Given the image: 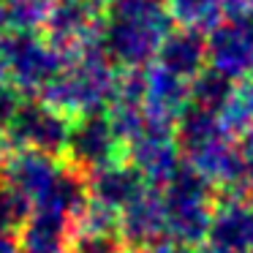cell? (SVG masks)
<instances>
[{
    "label": "cell",
    "instance_id": "obj_1",
    "mask_svg": "<svg viewBox=\"0 0 253 253\" xmlns=\"http://www.w3.org/2000/svg\"><path fill=\"white\" fill-rule=\"evenodd\" d=\"M171 22L164 0H109L104 8L101 46L123 68H144L171 33Z\"/></svg>",
    "mask_w": 253,
    "mask_h": 253
},
{
    "label": "cell",
    "instance_id": "obj_2",
    "mask_svg": "<svg viewBox=\"0 0 253 253\" xmlns=\"http://www.w3.org/2000/svg\"><path fill=\"white\" fill-rule=\"evenodd\" d=\"M174 136L182 164L196 171L204 182L226 193L242 188L240 142L220 126L215 112L188 104V109L177 117Z\"/></svg>",
    "mask_w": 253,
    "mask_h": 253
},
{
    "label": "cell",
    "instance_id": "obj_3",
    "mask_svg": "<svg viewBox=\"0 0 253 253\" xmlns=\"http://www.w3.org/2000/svg\"><path fill=\"white\" fill-rule=\"evenodd\" d=\"M117 82L120 74L115 68V60L98 46L66 57L60 71L44 87L41 101L71 120H79L104 112L117 90Z\"/></svg>",
    "mask_w": 253,
    "mask_h": 253
},
{
    "label": "cell",
    "instance_id": "obj_4",
    "mask_svg": "<svg viewBox=\"0 0 253 253\" xmlns=\"http://www.w3.org/2000/svg\"><path fill=\"white\" fill-rule=\"evenodd\" d=\"M166 212V237L180 248H199L207 240L210 220L215 212V188L204 182L193 169L182 164V169L161 185Z\"/></svg>",
    "mask_w": 253,
    "mask_h": 253
},
{
    "label": "cell",
    "instance_id": "obj_5",
    "mask_svg": "<svg viewBox=\"0 0 253 253\" xmlns=\"http://www.w3.org/2000/svg\"><path fill=\"white\" fill-rule=\"evenodd\" d=\"M63 60L57 46H52L39 33H14L3 41V71L6 82L22 98L41 95L44 87L60 71Z\"/></svg>",
    "mask_w": 253,
    "mask_h": 253
},
{
    "label": "cell",
    "instance_id": "obj_6",
    "mask_svg": "<svg viewBox=\"0 0 253 253\" xmlns=\"http://www.w3.org/2000/svg\"><path fill=\"white\" fill-rule=\"evenodd\" d=\"M71 117L52 109L44 101H19L14 115L0 128V147L63 155L68 133H71Z\"/></svg>",
    "mask_w": 253,
    "mask_h": 253
},
{
    "label": "cell",
    "instance_id": "obj_7",
    "mask_svg": "<svg viewBox=\"0 0 253 253\" xmlns=\"http://www.w3.org/2000/svg\"><path fill=\"white\" fill-rule=\"evenodd\" d=\"M66 161L60 155L39 153V150H0V182L11 185L28 199L30 210L49 196V191L57 185V180L66 171Z\"/></svg>",
    "mask_w": 253,
    "mask_h": 253
},
{
    "label": "cell",
    "instance_id": "obj_8",
    "mask_svg": "<svg viewBox=\"0 0 253 253\" xmlns=\"http://www.w3.org/2000/svg\"><path fill=\"white\" fill-rule=\"evenodd\" d=\"M44 30L46 41L57 46L63 57L98 49L101 30H104V11L87 0H55Z\"/></svg>",
    "mask_w": 253,
    "mask_h": 253
},
{
    "label": "cell",
    "instance_id": "obj_9",
    "mask_svg": "<svg viewBox=\"0 0 253 253\" xmlns=\"http://www.w3.org/2000/svg\"><path fill=\"white\" fill-rule=\"evenodd\" d=\"M128 161L150 185H166L182 169V155L177 147L174 123L153 120L136 139L126 144Z\"/></svg>",
    "mask_w": 253,
    "mask_h": 253
},
{
    "label": "cell",
    "instance_id": "obj_10",
    "mask_svg": "<svg viewBox=\"0 0 253 253\" xmlns=\"http://www.w3.org/2000/svg\"><path fill=\"white\" fill-rule=\"evenodd\" d=\"M63 155L74 169L87 174V171L101 169L106 164L123 161L126 147L117 139L109 117H104L98 112V115H87L71 123V133H68V144Z\"/></svg>",
    "mask_w": 253,
    "mask_h": 253
},
{
    "label": "cell",
    "instance_id": "obj_11",
    "mask_svg": "<svg viewBox=\"0 0 253 253\" xmlns=\"http://www.w3.org/2000/svg\"><path fill=\"white\" fill-rule=\"evenodd\" d=\"M207 63L215 74L231 79H253V22L223 19L210 30Z\"/></svg>",
    "mask_w": 253,
    "mask_h": 253
},
{
    "label": "cell",
    "instance_id": "obj_12",
    "mask_svg": "<svg viewBox=\"0 0 253 253\" xmlns=\"http://www.w3.org/2000/svg\"><path fill=\"white\" fill-rule=\"evenodd\" d=\"M117 237L128 251L139 253L166 237V212L161 191L144 188L117 212Z\"/></svg>",
    "mask_w": 253,
    "mask_h": 253
},
{
    "label": "cell",
    "instance_id": "obj_13",
    "mask_svg": "<svg viewBox=\"0 0 253 253\" xmlns=\"http://www.w3.org/2000/svg\"><path fill=\"white\" fill-rule=\"evenodd\" d=\"M207 245L223 253H251L253 251V204L240 193H226L215 202L210 220Z\"/></svg>",
    "mask_w": 253,
    "mask_h": 253
},
{
    "label": "cell",
    "instance_id": "obj_14",
    "mask_svg": "<svg viewBox=\"0 0 253 253\" xmlns=\"http://www.w3.org/2000/svg\"><path fill=\"white\" fill-rule=\"evenodd\" d=\"M191 79L169 71L155 60L142 68V101L155 120L174 123L191 104Z\"/></svg>",
    "mask_w": 253,
    "mask_h": 253
},
{
    "label": "cell",
    "instance_id": "obj_15",
    "mask_svg": "<svg viewBox=\"0 0 253 253\" xmlns=\"http://www.w3.org/2000/svg\"><path fill=\"white\" fill-rule=\"evenodd\" d=\"M84 185H87V199L106 210H115L120 212L133 196L147 188L144 177L136 171V166L126 158L115 161V164H106L101 169H93L84 174Z\"/></svg>",
    "mask_w": 253,
    "mask_h": 253
},
{
    "label": "cell",
    "instance_id": "obj_16",
    "mask_svg": "<svg viewBox=\"0 0 253 253\" xmlns=\"http://www.w3.org/2000/svg\"><path fill=\"white\" fill-rule=\"evenodd\" d=\"M155 63H161L164 68L193 82L204 71V63H207V41L196 30H188V28L171 30L166 36V41L161 44Z\"/></svg>",
    "mask_w": 253,
    "mask_h": 253
},
{
    "label": "cell",
    "instance_id": "obj_17",
    "mask_svg": "<svg viewBox=\"0 0 253 253\" xmlns=\"http://www.w3.org/2000/svg\"><path fill=\"white\" fill-rule=\"evenodd\" d=\"M220 126L234 139H245L253 133V79L231 82L220 109L215 112Z\"/></svg>",
    "mask_w": 253,
    "mask_h": 253
},
{
    "label": "cell",
    "instance_id": "obj_18",
    "mask_svg": "<svg viewBox=\"0 0 253 253\" xmlns=\"http://www.w3.org/2000/svg\"><path fill=\"white\" fill-rule=\"evenodd\" d=\"M55 0H0V25L8 33H39L46 28Z\"/></svg>",
    "mask_w": 253,
    "mask_h": 253
},
{
    "label": "cell",
    "instance_id": "obj_19",
    "mask_svg": "<svg viewBox=\"0 0 253 253\" xmlns=\"http://www.w3.org/2000/svg\"><path fill=\"white\" fill-rule=\"evenodd\" d=\"M180 28L210 33L223 22V0H164Z\"/></svg>",
    "mask_w": 253,
    "mask_h": 253
},
{
    "label": "cell",
    "instance_id": "obj_20",
    "mask_svg": "<svg viewBox=\"0 0 253 253\" xmlns=\"http://www.w3.org/2000/svg\"><path fill=\"white\" fill-rule=\"evenodd\" d=\"M30 218V204L19 191H14L11 185L0 182V231L3 234L19 237V231L25 229Z\"/></svg>",
    "mask_w": 253,
    "mask_h": 253
},
{
    "label": "cell",
    "instance_id": "obj_21",
    "mask_svg": "<svg viewBox=\"0 0 253 253\" xmlns=\"http://www.w3.org/2000/svg\"><path fill=\"white\" fill-rule=\"evenodd\" d=\"M19 253H68V242L39 240V237H19Z\"/></svg>",
    "mask_w": 253,
    "mask_h": 253
},
{
    "label": "cell",
    "instance_id": "obj_22",
    "mask_svg": "<svg viewBox=\"0 0 253 253\" xmlns=\"http://www.w3.org/2000/svg\"><path fill=\"white\" fill-rule=\"evenodd\" d=\"M240 164H242V188L253 191V133L240 142Z\"/></svg>",
    "mask_w": 253,
    "mask_h": 253
},
{
    "label": "cell",
    "instance_id": "obj_23",
    "mask_svg": "<svg viewBox=\"0 0 253 253\" xmlns=\"http://www.w3.org/2000/svg\"><path fill=\"white\" fill-rule=\"evenodd\" d=\"M0 253H19V240L14 234H3L0 231Z\"/></svg>",
    "mask_w": 253,
    "mask_h": 253
},
{
    "label": "cell",
    "instance_id": "obj_24",
    "mask_svg": "<svg viewBox=\"0 0 253 253\" xmlns=\"http://www.w3.org/2000/svg\"><path fill=\"white\" fill-rule=\"evenodd\" d=\"M3 87H8V82H6V71H3V57H0V90Z\"/></svg>",
    "mask_w": 253,
    "mask_h": 253
},
{
    "label": "cell",
    "instance_id": "obj_25",
    "mask_svg": "<svg viewBox=\"0 0 253 253\" xmlns=\"http://www.w3.org/2000/svg\"><path fill=\"white\" fill-rule=\"evenodd\" d=\"M196 253H223V251H218V248H212V245H204V248H199Z\"/></svg>",
    "mask_w": 253,
    "mask_h": 253
},
{
    "label": "cell",
    "instance_id": "obj_26",
    "mask_svg": "<svg viewBox=\"0 0 253 253\" xmlns=\"http://www.w3.org/2000/svg\"><path fill=\"white\" fill-rule=\"evenodd\" d=\"M87 3H93L95 8H101V11H104V8H106V3H109V0H87Z\"/></svg>",
    "mask_w": 253,
    "mask_h": 253
},
{
    "label": "cell",
    "instance_id": "obj_27",
    "mask_svg": "<svg viewBox=\"0 0 253 253\" xmlns=\"http://www.w3.org/2000/svg\"><path fill=\"white\" fill-rule=\"evenodd\" d=\"M3 41L6 39H3V25H0V57H3Z\"/></svg>",
    "mask_w": 253,
    "mask_h": 253
},
{
    "label": "cell",
    "instance_id": "obj_28",
    "mask_svg": "<svg viewBox=\"0 0 253 253\" xmlns=\"http://www.w3.org/2000/svg\"><path fill=\"white\" fill-rule=\"evenodd\" d=\"M251 204H253V202H251Z\"/></svg>",
    "mask_w": 253,
    "mask_h": 253
}]
</instances>
